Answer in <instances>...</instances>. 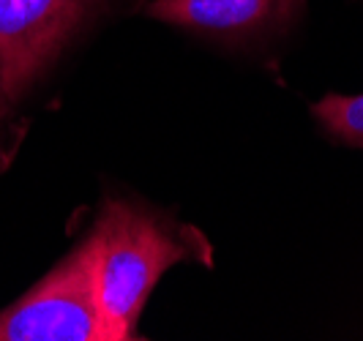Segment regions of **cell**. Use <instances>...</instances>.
Returning a JSON list of instances; mask_svg holds the SVG:
<instances>
[{
	"instance_id": "obj_1",
	"label": "cell",
	"mask_w": 363,
	"mask_h": 341,
	"mask_svg": "<svg viewBox=\"0 0 363 341\" xmlns=\"http://www.w3.org/2000/svg\"><path fill=\"white\" fill-rule=\"evenodd\" d=\"M91 246L93 284L107 341L137 336V323L156 281L178 262H211V246L197 230L169 224L162 216L107 199L99 211Z\"/></svg>"
},
{
	"instance_id": "obj_2",
	"label": "cell",
	"mask_w": 363,
	"mask_h": 341,
	"mask_svg": "<svg viewBox=\"0 0 363 341\" xmlns=\"http://www.w3.org/2000/svg\"><path fill=\"white\" fill-rule=\"evenodd\" d=\"M0 341H107L88 240L0 311Z\"/></svg>"
},
{
	"instance_id": "obj_3",
	"label": "cell",
	"mask_w": 363,
	"mask_h": 341,
	"mask_svg": "<svg viewBox=\"0 0 363 341\" xmlns=\"http://www.w3.org/2000/svg\"><path fill=\"white\" fill-rule=\"evenodd\" d=\"M99 0H0V82L19 101L66 50Z\"/></svg>"
},
{
	"instance_id": "obj_4",
	"label": "cell",
	"mask_w": 363,
	"mask_h": 341,
	"mask_svg": "<svg viewBox=\"0 0 363 341\" xmlns=\"http://www.w3.org/2000/svg\"><path fill=\"white\" fill-rule=\"evenodd\" d=\"M303 0H150L147 17L211 36H252L290 19Z\"/></svg>"
},
{
	"instance_id": "obj_5",
	"label": "cell",
	"mask_w": 363,
	"mask_h": 341,
	"mask_svg": "<svg viewBox=\"0 0 363 341\" xmlns=\"http://www.w3.org/2000/svg\"><path fill=\"white\" fill-rule=\"evenodd\" d=\"M317 123L339 142L363 147V93L361 96H325L311 107Z\"/></svg>"
},
{
	"instance_id": "obj_6",
	"label": "cell",
	"mask_w": 363,
	"mask_h": 341,
	"mask_svg": "<svg viewBox=\"0 0 363 341\" xmlns=\"http://www.w3.org/2000/svg\"><path fill=\"white\" fill-rule=\"evenodd\" d=\"M11 107V101L6 99V90H3V82H0V118L6 115V109Z\"/></svg>"
}]
</instances>
